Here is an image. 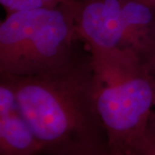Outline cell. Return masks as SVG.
I'll use <instances>...</instances> for the list:
<instances>
[{"instance_id": "ba28073f", "label": "cell", "mask_w": 155, "mask_h": 155, "mask_svg": "<svg viewBox=\"0 0 155 155\" xmlns=\"http://www.w3.org/2000/svg\"><path fill=\"white\" fill-rule=\"evenodd\" d=\"M40 155H112L107 147H96L88 149H80L64 153H41Z\"/></svg>"}, {"instance_id": "3957f363", "label": "cell", "mask_w": 155, "mask_h": 155, "mask_svg": "<svg viewBox=\"0 0 155 155\" xmlns=\"http://www.w3.org/2000/svg\"><path fill=\"white\" fill-rule=\"evenodd\" d=\"M73 1L7 14L0 23V75L48 73L74 59L78 37Z\"/></svg>"}, {"instance_id": "8992f818", "label": "cell", "mask_w": 155, "mask_h": 155, "mask_svg": "<svg viewBox=\"0 0 155 155\" xmlns=\"http://www.w3.org/2000/svg\"><path fill=\"white\" fill-rule=\"evenodd\" d=\"M121 48L131 50L150 66L155 57V5L144 0H125Z\"/></svg>"}, {"instance_id": "30bf717a", "label": "cell", "mask_w": 155, "mask_h": 155, "mask_svg": "<svg viewBox=\"0 0 155 155\" xmlns=\"http://www.w3.org/2000/svg\"><path fill=\"white\" fill-rule=\"evenodd\" d=\"M150 67H151V70H152V72L153 74V76L155 78V57L153 59V61H151L150 63Z\"/></svg>"}, {"instance_id": "9c48e42d", "label": "cell", "mask_w": 155, "mask_h": 155, "mask_svg": "<svg viewBox=\"0 0 155 155\" xmlns=\"http://www.w3.org/2000/svg\"><path fill=\"white\" fill-rule=\"evenodd\" d=\"M137 155H155V134L146 143Z\"/></svg>"}, {"instance_id": "277c9868", "label": "cell", "mask_w": 155, "mask_h": 155, "mask_svg": "<svg viewBox=\"0 0 155 155\" xmlns=\"http://www.w3.org/2000/svg\"><path fill=\"white\" fill-rule=\"evenodd\" d=\"M125 0H74V24L78 40L89 52L121 48L122 11Z\"/></svg>"}, {"instance_id": "7a4b0ae2", "label": "cell", "mask_w": 155, "mask_h": 155, "mask_svg": "<svg viewBox=\"0 0 155 155\" xmlns=\"http://www.w3.org/2000/svg\"><path fill=\"white\" fill-rule=\"evenodd\" d=\"M97 110L112 155H137L155 134V78L127 48L89 52Z\"/></svg>"}, {"instance_id": "5b68a950", "label": "cell", "mask_w": 155, "mask_h": 155, "mask_svg": "<svg viewBox=\"0 0 155 155\" xmlns=\"http://www.w3.org/2000/svg\"><path fill=\"white\" fill-rule=\"evenodd\" d=\"M42 151L18 109L12 89L0 78V155H40Z\"/></svg>"}, {"instance_id": "52a82bcc", "label": "cell", "mask_w": 155, "mask_h": 155, "mask_svg": "<svg viewBox=\"0 0 155 155\" xmlns=\"http://www.w3.org/2000/svg\"><path fill=\"white\" fill-rule=\"evenodd\" d=\"M73 0H0L7 14L17 11L54 8L57 6L72 3Z\"/></svg>"}, {"instance_id": "6da1fadb", "label": "cell", "mask_w": 155, "mask_h": 155, "mask_svg": "<svg viewBox=\"0 0 155 155\" xmlns=\"http://www.w3.org/2000/svg\"><path fill=\"white\" fill-rule=\"evenodd\" d=\"M0 78L12 89L18 109L42 145L43 153L107 147L96 106L90 54H76L69 64L54 72L0 75Z\"/></svg>"}, {"instance_id": "8fae6325", "label": "cell", "mask_w": 155, "mask_h": 155, "mask_svg": "<svg viewBox=\"0 0 155 155\" xmlns=\"http://www.w3.org/2000/svg\"><path fill=\"white\" fill-rule=\"evenodd\" d=\"M144 1H146V2H148V3H150V4H153V5H155V0H144Z\"/></svg>"}]
</instances>
